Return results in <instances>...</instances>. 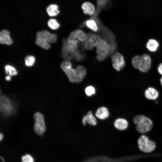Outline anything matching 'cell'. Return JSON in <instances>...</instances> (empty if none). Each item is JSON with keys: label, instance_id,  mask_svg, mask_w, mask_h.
<instances>
[{"label": "cell", "instance_id": "29", "mask_svg": "<svg viewBox=\"0 0 162 162\" xmlns=\"http://www.w3.org/2000/svg\"><path fill=\"white\" fill-rule=\"evenodd\" d=\"M84 47L88 50H91L94 47L93 44L89 40L87 39L85 42Z\"/></svg>", "mask_w": 162, "mask_h": 162}, {"label": "cell", "instance_id": "30", "mask_svg": "<svg viewBox=\"0 0 162 162\" xmlns=\"http://www.w3.org/2000/svg\"><path fill=\"white\" fill-rule=\"evenodd\" d=\"M157 71L158 73L162 76V62L159 64L158 66Z\"/></svg>", "mask_w": 162, "mask_h": 162}, {"label": "cell", "instance_id": "17", "mask_svg": "<svg viewBox=\"0 0 162 162\" xmlns=\"http://www.w3.org/2000/svg\"><path fill=\"white\" fill-rule=\"evenodd\" d=\"M159 44L155 39L151 38L148 40L146 44V47L150 52H155L158 49Z\"/></svg>", "mask_w": 162, "mask_h": 162}, {"label": "cell", "instance_id": "12", "mask_svg": "<svg viewBox=\"0 0 162 162\" xmlns=\"http://www.w3.org/2000/svg\"><path fill=\"white\" fill-rule=\"evenodd\" d=\"M38 32L41 37L50 44L55 43L57 41V35L56 34L51 33L46 30Z\"/></svg>", "mask_w": 162, "mask_h": 162}, {"label": "cell", "instance_id": "9", "mask_svg": "<svg viewBox=\"0 0 162 162\" xmlns=\"http://www.w3.org/2000/svg\"><path fill=\"white\" fill-rule=\"evenodd\" d=\"M153 126L152 121L149 117L146 116L143 122L136 125V128L139 133L143 134L151 130Z\"/></svg>", "mask_w": 162, "mask_h": 162}, {"label": "cell", "instance_id": "22", "mask_svg": "<svg viewBox=\"0 0 162 162\" xmlns=\"http://www.w3.org/2000/svg\"><path fill=\"white\" fill-rule=\"evenodd\" d=\"M5 72L11 76H14L17 74V73L16 68L10 65H6L4 67Z\"/></svg>", "mask_w": 162, "mask_h": 162}, {"label": "cell", "instance_id": "33", "mask_svg": "<svg viewBox=\"0 0 162 162\" xmlns=\"http://www.w3.org/2000/svg\"><path fill=\"white\" fill-rule=\"evenodd\" d=\"M160 85H161V86L162 87V76L160 77Z\"/></svg>", "mask_w": 162, "mask_h": 162}, {"label": "cell", "instance_id": "24", "mask_svg": "<svg viewBox=\"0 0 162 162\" xmlns=\"http://www.w3.org/2000/svg\"><path fill=\"white\" fill-rule=\"evenodd\" d=\"M35 61V57L32 55H28L25 59L26 65L27 67H31L33 65Z\"/></svg>", "mask_w": 162, "mask_h": 162}, {"label": "cell", "instance_id": "20", "mask_svg": "<svg viewBox=\"0 0 162 162\" xmlns=\"http://www.w3.org/2000/svg\"><path fill=\"white\" fill-rule=\"evenodd\" d=\"M86 26L94 32H98L99 29L98 25L96 21L93 19L87 20L86 22Z\"/></svg>", "mask_w": 162, "mask_h": 162}, {"label": "cell", "instance_id": "34", "mask_svg": "<svg viewBox=\"0 0 162 162\" xmlns=\"http://www.w3.org/2000/svg\"><path fill=\"white\" fill-rule=\"evenodd\" d=\"M2 161V162H5L4 158L2 157H0Z\"/></svg>", "mask_w": 162, "mask_h": 162}, {"label": "cell", "instance_id": "19", "mask_svg": "<svg viewBox=\"0 0 162 162\" xmlns=\"http://www.w3.org/2000/svg\"><path fill=\"white\" fill-rule=\"evenodd\" d=\"M46 12L50 16H54L57 15L59 13L58 6L56 4H51L46 8Z\"/></svg>", "mask_w": 162, "mask_h": 162}, {"label": "cell", "instance_id": "31", "mask_svg": "<svg viewBox=\"0 0 162 162\" xmlns=\"http://www.w3.org/2000/svg\"><path fill=\"white\" fill-rule=\"evenodd\" d=\"M11 78V76L9 75L5 77V80L7 81L10 80Z\"/></svg>", "mask_w": 162, "mask_h": 162}, {"label": "cell", "instance_id": "16", "mask_svg": "<svg viewBox=\"0 0 162 162\" xmlns=\"http://www.w3.org/2000/svg\"><path fill=\"white\" fill-rule=\"evenodd\" d=\"M115 127L120 130H124L127 129L128 126V121L124 118H118L116 120L114 123Z\"/></svg>", "mask_w": 162, "mask_h": 162}, {"label": "cell", "instance_id": "7", "mask_svg": "<svg viewBox=\"0 0 162 162\" xmlns=\"http://www.w3.org/2000/svg\"><path fill=\"white\" fill-rule=\"evenodd\" d=\"M152 60L149 55L144 54L141 55L138 70L141 72L146 73L150 70Z\"/></svg>", "mask_w": 162, "mask_h": 162}, {"label": "cell", "instance_id": "2", "mask_svg": "<svg viewBox=\"0 0 162 162\" xmlns=\"http://www.w3.org/2000/svg\"><path fill=\"white\" fill-rule=\"evenodd\" d=\"M137 144L139 149L145 153L152 152L156 147L155 142L150 140L148 136L144 134H142L138 138Z\"/></svg>", "mask_w": 162, "mask_h": 162}, {"label": "cell", "instance_id": "27", "mask_svg": "<svg viewBox=\"0 0 162 162\" xmlns=\"http://www.w3.org/2000/svg\"><path fill=\"white\" fill-rule=\"evenodd\" d=\"M95 90L94 87L92 86H89L85 89V93L88 96H90L95 93Z\"/></svg>", "mask_w": 162, "mask_h": 162}, {"label": "cell", "instance_id": "28", "mask_svg": "<svg viewBox=\"0 0 162 162\" xmlns=\"http://www.w3.org/2000/svg\"><path fill=\"white\" fill-rule=\"evenodd\" d=\"M22 162H34L33 157L30 154H26L22 156L21 158Z\"/></svg>", "mask_w": 162, "mask_h": 162}, {"label": "cell", "instance_id": "32", "mask_svg": "<svg viewBox=\"0 0 162 162\" xmlns=\"http://www.w3.org/2000/svg\"><path fill=\"white\" fill-rule=\"evenodd\" d=\"M3 135L1 133L0 134V141H1L3 139Z\"/></svg>", "mask_w": 162, "mask_h": 162}, {"label": "cell", "instance_id": "4", "mask_svg": "<svg viewBox=\"0 0 162 162\" xmlns=\"http://www.w3.org/2000/svg\"><path fill=\"white\" fill-rule=\"evenodd\" d=\"M35 119L34 129L38 135H43L46 130V125L43 116L39 112L35 113L34 115Z\"/></svg>", "mask_w": 162, "mask_h": 162}, {"label": "cell", "instance_id": "14", "mask_svg": "<svg viewBox=\"0 0 162 162\" xmlns=\"http://www.w3.org/2000/svg\"><path fill=\"white\" fill-rule=\"evenodd\" d=\"M81 8L84 14L90 16L93 15L95 11V8L94 5L88 2H86L82 4Z\"/></svg>", "mask_w": 162, "mask_h": 162}, {"label": "cell", "instance_id": "8", "mask_svg": "<svg viewBox=\"0 0 162 162\" xmlns=\"http://www.w3.org/2000/svg\"><path fill=\"white\" fill-rule=\"evenodd\" d=\"M112 66L117 71H120L125 67V62L123 56L119 52H116L112 57Z\"/></svg>", "mask_w": 162, "mask_h": 162}, {"label": "cell", "instance_id": "23", "mask_svg": "<svg viewBox=\"0 0 162 162\" xmlns=\"http://www.w3.org/2000/svg\"><path fill=\"white\" fill-rule=\"evenodd\" d=\"M47 25L52 30L58 29L60 26V25L57 21L55 19H51L48 21Z\"/></svg>", "mask_w": 162, "mask_h": 162}, {"label": "cell", "instance_id": "11", "mask_svg": "<svg viewBox=\"0 0 162 162\" xmlns=\"http://www.w3.org/2000/svg\"><path fill=\"white\" fill-rule=\"evenodd\" d=\"M13 43L10 36V32L6 29L2 30L0 32V43L8 45H11Z\"/></svg>", "mask_w": 162, "mask_h": 162}, {"label": "cell", "instance_id": "26", "mask_svg": "<svg viewBox=\"0 0 162 162\" xmlns=\"http://www.w3.org/2000/svg\"><path fill=\"white\" fill-rule=\"evenodd\" d=\"M140 57L141 55H136L133 57L131 59L132 65L133 67L136 69H138Z\"/></svg>", "mask_w": 162, "mask_h": 162}, {"label": "cell", "instance_id": "10", "mask_svg": "<svg viewBox=\"0 0 162 162\" xmlns=\"http://www.w3.org/2000/svg\"><path fill=\"white\" fill-rule=\"evenodd\" d=\"M144 95L145 97L148 100H155L159 97V93L155 88L149 87L145 91Z\"/></svg>", "mask_w": 162, "mask_h": 162}, {"label": "cell", "instance_id": "25", "mask_svg": "<svg viewBox=\"0 0 162 162\" xmlns=\"http://www.w3.org/2000/svg\"><path fill=\"white\" fill-rule=\"evenodd\" d=\"M146 117L142 115H136L133 118L134 123L136 125L141 124L144 121Z\"/></svg>", "mask_w": 162, "mask_h": 162}, {"label": "cell", "instance_id": "6", "mask_svg": "<svg viewBox=\"0 0 162 162\" xmlns=\"http://www.w3.org/2000/svg\"><path fill=\"white\" fill-rule=\"evenodd\" d=\"M123 158H114L106 156L98 155L87 158L82 162H123L125 160Z\"/></svg>", "mask_w": 162, "mask_h": 162}, {"label": "cell", "instance_id": "15", "mask_svg": "<svg viewBox=\"0 0 162 162\" xmlns=\"http://www.w3.org/2000/svg\"><path fill=\"white\" fill-rule=\"evenodd\" d=\"M92 126L97 124V121L91 111H89L87 114L84 116L82 119V123L83 125H85L86 123Z\"/></svg>", "mask_w": 162, "mask_h": 162}, {"label": "cell", "instance_id": "13", "mask_svg": "<svg viewBox=\"0 0 162 162\" xmlns=\"http://www.w3.org/2000/svg\"><path fill=\"white\" fill-rule=\"evenodd\" d=\"M35 43L37 45L45 50H49L51 47L50 44L41 37L38 32L36 33Z\"/></svg>", "mask_w": 162, "mask_h": 162}, {"label": "cell", "instance_id": "1", "mask_svg": "<svg viewBox=\"0 0 162 162\" xmlns=\"http://www.w3.org/2000/svg\"><path fill=\"white\" fill-rule=\"evenodd\" d=\"M60 67L70 81L72 82H81L84 79L86 74V70L83 66L78 65L74 69L69 60H65L62 62L61 64Z\"/></svg>", "mask_w": 162, "mask_h": 162}, {"label": "cell", "instance_id": "21", "mask_svg": "<svg viewBox=\"0 0 162 162\" xmlns=\"http://www.w3.org/2000/svg\"><path fill=\"white\" fill-rule=\"evenodd\" d=\"M77 39L81 42H85L87 39V35L82 30L77 29L75 31Z\"/></svg>", "mask_w": 162, "mask_h": 162}, {"label": "cell", "instance_id": "3", "mask_svg": "<svg viewBox=\"0 0 162 162\" xmlns=\"http://www.w3.org/2000/svg\"><path fill=\"white\" fill-rule=\"evenodd\" d=\"M95 47L98 54L96 58L98 60L103 61L110 53V46L105 40L101 39Z\"/></svg>", "mask_w": 162, "mask_h": 162}, {"label": "cell", "instance_id": "18", "mask_svg": "<svg viewBox=\"0 0 162 162\" xmlns=\"http://www.w3.org/2000/svg\"><path fill=\"white\" fill-rule=\"evenodd\" d=\"M109 115V111L107 108L104 107H101L98 109L95 115L98 118L105 119L107 118Z\"/></svg>", "mask_w": 162, "mask_h": 162}, {"label": "cell", "instance_id": "5", "mask_svg": "<svg viewBox=\"0 0 162 162\" xmlns=\"http://www.w3.org/2000/svg\"><path fill=\"white\" fill-rule=\"evenodd\" d=\"M0 111L7 115H10L14 111V107L10 100L5 96L1 95L0 96Z\"/></svg>", "mask_w": 162, "mask_h": 162}]
</instances>
